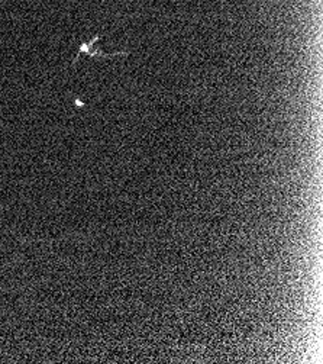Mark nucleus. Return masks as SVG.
<instances>
[{"mask_svg": "<svg viewBox=\"0 0 323 364\" xmlns=\"http://www.w3.org/2000/svg\"><path fill=\"white\" fill-rule=\"evenodd\" d=\"M102 38V35H96L93 38L87 43H82L79 47V54L76 55V58L73 60V65L77 64V61L80 60L82 55H87L92 60H100V58H114V57H121V55H128V51H115L107 54L104 51H102L99 47H96V43Z\"/></svg>", "mask_w": 323, "mask_h": 364, "instance_id": "1", "label": "nucleus"}]
</instances>
